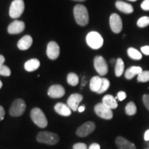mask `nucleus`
Wrapping results in <instances>:
<instances>
[{
  "instance_id": "6",
  "label": "nucleus",
  "mask_w": 149,
  "mask_h": 149,
  "mask_svg": "<svg viewBox=\"0 0 149 149\" xmlns=\"http://www.w3.org/2000/svg\"><path fill=\"white\" fill-rule=\"evenodd\" d=\"M24 8V2L23 0H14L11 3L9 10V15L11 18L17 19L23 13Z\"/></svg>"
},
{
  "instance_id": "25",
  "label": "nucleus",
  "mask_w": 149,
  "mask_h": 149,
  "mask_svg": "<svg viewBox=\"0 0 149 149\" xmlns=\"http://www.w3.org/2000/svg\"><path fill=\"white\" fill-rule=\"evenodd\" d=\"M67 81L68 84H70L72 86H75L79 83V77L77 74L74 72H70L67 76Z\"/></svg>"
},
{
  "instance_id": "34",
  "label": "nucleus",
  "mask_w": 149,
  "mask_h": 149,
  "mask_svg": "<svg viewBox=\"0 0 149 149\" xmlns=\"http://www.w3.org/2000/svg\"><path fill=\"white\" fill-rule=\"evenodd\" d=\"M126 97V94L124 91H120L117 93V99H118L120 101H123L124 100H125Z\"/></svg>"
},
{
  "instance_id": "11",
  "label": "nucleus",
  "mask_w": 149,
  "mask_h": 149,
  "mask_svg": "<svg viewBox=\"0 0 149 149\" xmlns=\"http://www.w3.org/2000/svg\"><path fill=\"white\" fill-rule=\"evenodd\" d=\"M59 46L58 44L55 42H51L48 43L47 46V49H46V54L48 58L52 59V60H55L59 57Z\"/></svg>"
},
{
  "instance_id": "2",
  "label": "nucleus",
  "mask_w": 149,
  "mask_h": 149,
  "mask_svg": "<svg viewBox=\"0 0 149 149\" xmlns=\"http://www.w3.org/2000/svg\"><path fill=\"white\" fill-rule=\"evenodd\" d=\"M37 141L48 145H55L59 142V137L57 134L49 131H42L37 134Z\"/></svg>"
},
{
  "instance_id": "41",
  "label": "nucleus",
  "mask_w": 149,
  "mask_h": 149,
  "mask_svg": "<svg viewBox=\"0 0 149 149\" xmlns=\"http://www.w3.org/2000/svg\"><path fill=\"white\" fill-rule=\"evenodd\" d=\"M2 82H1V80H0V88H1V87H2Z\"/></svg>"
},
{
  "instance_id": "29",
  "label": "nucleus",
  "mask_w": 149,
  "mask_h": 149,
  "mask_svg": "<svg viewBox=\"0 0 149 149\" xmlns=\"http://www.w3.org/2000/svg\"><path fill=\"white\" fill-rule=\"evenodd\" d=\"M137 25L139 28H145L149 25V17H142L139 18L137 22Z\"/></svg>"
},
{
  "instance_id": "30",
  "label": "nucleus",
  "mask_w": 149,
  "mask_h": 149,
  "mask_svg": "<svg viewBox=\"0 0 149 149\" xmlns=\"http://www.w3.org/2000/svg\"><path fill=\"white\" fill-rule=\"evenodd\" d=\"M11 74L10 69L8 66H5V65H1L0 66V75L6 76V77H8Z\"/></svg>"
},
{
  "instance_id": "38",
  "label": "nucleus",
  "mask_w": 149,
  "mask_h": 149,
  "mask_svg": "<svg viewBox=\"0 0 149 149\" xmlns=\"http://www.w3.org/2000/svg\"><path fill=\"white\" fill-rule=\"evenodd\" d=\"M144 140L145 141H149V129L147 130L145 132Z\"/></svg>"
},
{
  "instance_id": "31",
  "label": "nucleus",
  "mask_w": 149,
  "mask_h": 149,
  "mask_svg": "<svg viewBox=\"0 0 149 149\" xmlns=\"http://www.w3.org/2000/svg\"><path fill=\"white\" fill-rule=\"evenodd\" d=\"M72 149H88L87 148L86 144L84 143H77V144L73 145Z\"/></svg>"
},
{
  "instance_id": "5",
  "label": "nucleus",
  "mask_w": 149,
  "mask_h": 149,
  "mask_svg": "<svg viewBox=\"0 0 149 149\" xmlns=\"http://www.w3.org/2000/svg\"><path fill=\"white\" fill-rule=\"evenodd\" d=\"M26 105L25 102L22 99H17L13 102L9 113L12 117H19L24 114L26 111Z\"/></svg>"
},
{
  "instance_id": "32",
  "label": "nucleus",
  "mask_w": 149,
  "mask_h": 149,
  "mask_svg": "<svg viewBox=\"0 0 149 149\" xmlns=\"http://www.w3.org/2000/svg\"><path fill=\"white\" fill-rule=\"evenodd\" d=\"M142 100L145 107H146V109L149 111V95H144L143 96Z\"/></svg>"
},
{
  "instance_id": "4",
  "label": "nucleus",
  "mask_w": 149,
  "mask_h": 149,
  "mask_svg": "<svg viewBox=\"0 0 149 149\" xmlns=\"http://www.w3.org/2000/svg\"><path fill=\"white\" fill-rule=\"evenodd\" d=\"M87 44L93 49H99L103 46L104 40L102 35L95 31H91L86 35Z\"/></svg>"
},
{
  "instance_id": "8",
  "label": "nucleus",
  "mask_w": 149,
  "mask_h": 149,
  "mask_svg": "<svg viewBox=\"0 0 149 149\" xmlns=\"http://www.w3.org/2000/svg\"><path fill=\"white\" fill-rule=\"evenodd\" d=\"M94 67L100 75H105L109 70L107 62L102 56H97L94 59Z\"/></svg>"
},
{
  "instance_id": "22",
  "label": "nucleus",
  "mask_w": 149,
  "mask_h": 149,
  "mask_svg": "<svg viewBox=\"0 0 149 149\" xmlns=\"http://www.w3.org/2000/svg\"><path fill=\"white\" fill-rule=\"evenodd\" d=\"M102 78L99 76H95L91 78L90 81V88L93 92L97 93L99 89L100 88L102 85Z\"/></svg>"
},
{
  "instance_id": "43",
  "label": "nucleus",
  "mask_w": 149,
  "mask_h": 149,
  "mask_svg": "<svg viewBox=\"0 0 149 149\" xmlns=\"http://www.w3.org/2000/svg\"><path fill=\"white\" fill-rule=\"evenodd\" d=\"M128 1H136L137 0H128Z\"/></svg>"
},
{
  "instance_id": "16",
  "label": "nucleus",
  "mask_w": 149,
  "mask_h": 149,
  "mask_svg": "<svg viewBox=\"0 0 149 149\" xmlns=\"http://www.w3.org/2000/svg\"><path fill=\"white\" fill-rule=\"evenodd\" d=\"M54 109H55L56 113L57 114L61 115V116L68 117L71 115V109H70V107L67 104H65L64 103L59 102V103L56 104Z\"/></svg>"
},
{
  "instance_id": "40",
  "label": "nucleus",
  "mask_w": 149,
  "mask_h": 149,
  "mask_svg": "<svg viewBox=\"0 0 149 149\" xmlns=\"http://www.w3.org/2000/svg\"><path fill=\"white\" fill-rule=\"evenodd\" d=\"M78 111L79 112V113H82V112L84 111L85 110V107L84 106H81V107H79V108H78Z\"/></svg>"
},
{
  "instance_id": "7",
  "label": "nucleus",
  "mask_w": 149,
  "mask_h": 149,
  "mask_svg": "<svg viewBox=\"0 0 149 149\" xmlns=\"http://www.w3.org/2000/svg\"><path fill=\"white\" fill-rule=\"evenodd\" d=\"M96 115L104 120H111L113 117V111L111 109L106 107L103 103L96 104L94 108Z\"/></svg>"
},
{
  "instance_id": "14",
  "label": "nucleus",
  "mask_w": 149,
  "mask_h": 149,
  "mask_svg": "<svg viewBox=\"0 0 149 149\" xmlns=\"http://www.w3.org/2000/svg\"><path fill=\"white\" fill-rule=\"evenodd\" d=\"M24 29H25V24L24 22L15 20L9 24L8 32L12 35L19 34L23 32Z\"/></svg>"
},
{
  "instance_id": "26",
  "label": "nucleus",
  "mask_w": 149,
  "mask_h": 149,
  "mask_svg": "<svg viewBox=\"0 0 149 149\" xmlns=\"http://www.w3.org/2000/svg\"><path fill=\"white\" fill-rule=\"evenodd\" d=\"M125 112L128 115L132 116L137 113V107L133 102H128L125 108Z\"/></svg>"
},
{
  "instance_id": "18",
  "label": "nucleus",
  "mask_w": 149,
  "mask_h": 149,
  "mask_svg": "<svg viewBox=\"0 0 149 149\" xmlns=\"http://www.w3.org/2000/svg\"><path fill=\"white\" fill-rule=\"evenodd\" d=\"M115 6L121 12L126 14H130L133 12V7L130 3H126L122 1H117Z\"/></svg>"
},
{
  "instance_id": "1",
  "label": "nucleus",
  "mask_w": 149,
  "mask_h": 149,
  "mask_svg": "<svg viewBox=\"0 0 149 149\" xmlns=\"http://www.w3.org/2000/svg\"><path fill=\"white\" fill-rule=\"evenodd\" d=\"M74 17L75 21L79 26H84L89 22V15L87 8L84 5L77 4L74 7Z\"/></svg>"
},
{
  "instance_id": "24",
  "label": "nucleus",
  "mask_w": 149,
  "mask_h": 149,
  "mask_svg": "<svg viewBox=\"0 0 149 149\" xmlns=\"http://www.w3.org/2000/svg\"><path fill=\"white\" fill-rule=\"evenodd\" d=\"M128 55L131 59H135V60H139L142 57L141 53L139 52L137 50H136L134 48H129L127 51Z\"/></svg>"
},
{
  "instance_id": "20",
  "label": "nucleus",
  "mask_w": 149,
  "mask_h": 149,
  "mask_svg": "<svg viewBox=\"0 0 149 149\" xmlns=\"http://www.w3.org/2000/svg\"><path fill=\"white\" fill-rule=\"evenodd\" d=\"M40 66V61L37 59H31L27 61L24 64V68L29 72H33L37 70Z\"/></svg>"
},
{
  "instance_id": "15",
  "label": "nucleus",
  "mask_w": 149,
  "mask_h": 149,
  "mask_svg": "<svg viewBox=\"0 0 149 149\" xmlns=\"http://www.w3.org/2000/svg\"><path fill=\"white\" fill-rule=\"evenodd\" d=\"M115 143L118 149H136L135 145L123 137H117Z\"/></svg>"
},
{
  "instance_id": "35",
  "label": "nucleus",
  "mask_w": 149,
  "mask_h": 149,
  "mask_svg": "<svg viewBox=\"0 0 149 149\" xmlns=\"http://www.w3.org/2000/svg\"><path fill=\"white\" fill-rule=\"evenodd\" d=\"M141 51L145 55H149V46H145L141 48Z\"/></svg>"
},
{
  "instance_id": "33",
  "label": "nucleus",
  "mask_w": 149,
  "mask_h": 149,
  "mask_svg": "<svg viewBox=\"0 0 149 149\" xmlns=\"http://www.w3.org/2000/svg\"><path fill=\"white\" fill-rule=\"evenodd\" d=\"M141 7L143 10L148 11L149 10V0H144L141 4Z\"/></svg>"
},
{
  "instance_id": "28",
  "label": "nucleus",
  "mask_w": 149,
  "mask_h": 149,
  "mask_svg": "<svg viewBox=\"0 0 149 149\" xmlns=\"http://www.w3.org/2000/svg\"><path fill=\"white\" fill-rule=\"evenodd\" d=\"M137 81L139 82H147L149 81V71L144 70L141 71L137 76Z\"/></svg>"
},
{
  "instance_id": "21",
  "label": "nucleus",
  "mask_w": 149,
  "mask_h": 149,
  "mask_svg": "<svg viewBox=\"0 0 149 149\" xmlns=\"http://www.w3.org/2000/svg\"><path fill=\"white\" fill-rule=\"evenodd\" d=\"M142 71V68L139 66H131L125 72V77L127 79H131L135 75H138Z\"/></svg>"
},
{
  "instance_id": "13",
  "label": "nucleus",
  "mask_w": 149,
  "mask_h": 149,
  "mask_svg": "<svg viewBox=\"0 0 149 149\" xmlns=\"http://www.w3.org/2000/svg\"><path fill=\"white\" fill-rule=\"evenodd\" d=\"M48 95L51 98L62 97L65 95V89L61 85H53L48 89Z\"/></svg>"
},
{
  "instance_id": "3",
  "label": "nucleus",
  "mask_w": 149,
  "mask_h": 149,
  "mask_svg": "<svg viewBox=\"0 0 149 149\" xmlns=\"http://www.w3.org/2000/svg\"><path fill=\"white\" fill-rule=\"evenodd\" d=\"M31 117L33 122L40 128H44L48 126V120L46 115L39 108H34L31 110Z\"/></svg>"
},
{
  "instance_id": "23",
  "label": "nucleus",
  "mask_w": 149,
  "mask_h": 149,
  "mask_svg": "<svg viewBox=\"0 0 149 149\" xmlns=\"http://www.w3.org/2000/svg\"><path fill=\"white\" fill-rule=\"evenodd\" d=\"M124 70V63L122 59L118 58L117 59L116 64L115 68V73L117 77H120L122 75Z\"/></svg>"
},
{
  "instance_id": "12",
  "label": "nucleus",
  "mask_w": 149,
  "mask_h": 149,
  "mask_svg": "<svg viewBox=\"0 0 149 149\" xmlns=\"http://www.w3.org/2000/svg\"><path fill=\"white\" fill-rule=\"evenodd\" d=\"M83 96L79 93H74L72 94L68 100H67V105L70 107V109L73 111H76L79 108V104L82 101Z\"/></svg>"
},
{
  "instance_id": "36",
  "label": "nucleus",
  "mask_w": 149,
  "mask_h": 149,
  "mask_svg": "<svg viewBox=\"0 0 149 149\" xmlns=\"http://www.w3.org/2000/svg\"><path fill=\"white\" fill-rule=\"evenodd\" d=\"M4 116H5L4 109H3V108L1 107V106H0V121L3 120V118H4Z\"/></svg>"
},
{
  "instance_id": "19",
  "label": "nucleus",
  "mask_w": 149,
  "mask_h": 149,
  "mask_svg": "<svg viewBox=\"0 0 149 149\" xmlns=\"http://www.w3.org/2000/svg\"><path fill=\"white\" fill-rule=\"evenodd\" d=\"M102 103L111 110L117 109L118 107L116 99L111 95H107L104 96L102 99Z\"/></svg>"
},
{
  "instance_id": "37",
  "label": "nucleus",
  "mask_w": 149,
  "mask_h": 149,
  "mask_svg": "<svg viewBox=\"0 0 149 149\" xmlns=\"http://www.w3.org/2000/svg\"><path fill=\"white\" fill-rule=\"evenodd\" d=\"M88 149H100V146L97 143H93L89 146Z\"/></svg>"
},
{
  "instance_id": "17",
  "label": "nucleus",
  "mask_w": 149,
  "mask_h": 149,
  "mask_svg": "<svg viewBox=\"0 0 149 149\" xmlns=\"http://www.w3.org/2000/svg\"><path fill=\"white\" fill-rule=\"evenodd\" d=\"M33 38L30 35H25L19 40L17 43V47L22 51H26L32 46Z\"/></svg>"
},
{
  "instance_id": "27",
  "label": "nucleus",
  "mask_w": 149,
  "mask_h": 149,
  "mask_svg": "<svg viewBox=\"0 0 149 149\" xmlns=\"http://www.w3.org/2000/svg\"><path fill=\"white\" fill-rule=\"evenodd\" d=\"M110 86V81L109 80L107 79V78H102V85L100 88L99 89V91H97L98 94H102L104 92H106L108 89H109Z\"/></svg>"
},
{
  "instance_id": "42",
  "label": "nucleus",
  "mask_w": 149,
  "mask_h": 149,
  "mask_svg": "<svg viewBox=\"0 0 149 149\" xmlns=\"http://www.w3.org/2000/svg\"><path fill=\"white\" fill-rule=\"evenodd\" d=\"M74 1H84L85 0H74Z\"/></svg>"
},
{
  "instance_id": "9",
  "label": "nucleus",
  "mask_w": 149,
  "mask_h": 149,
  "mask_svg": "<svg viewBox=\"0 0 149 149\" xmlns=\"http://www.w3.org/2000/svg\"><path fill=\"white\" fill-rule=\"evenodd\" d=\"M95 129V124L93 122H87L81 125L76 130V134L80 137H86Z\"/></svg>"
},
{
  "instance_id": "10",
  "label": "nucleus",
  "mask_w": 149,
  "mask_h": 149,
  "mask_svg": "<svg viewBox=\"0 0 149 149\" xmlns=\"http://www.w3.org/2000/svg\"><path fill=\"white\" fill-rule=\"evenodd\" d=\"M110 26L113 33H120L122 30V21L120 16L116 13H113L110 17Z\"/></svg>"
},
{
  "instance_id": "39",
  "label": "nucleus",
  "mask_w": 149,
  "mask_h": 149,
  "mask_svg": "<svg viewBox=\"0 0 149 149\" xmlns=\"http://www.w3.org/2000/svg\"><path fill=\"white\" fill-rule=\"evenodd\" d=\"M5 62V57L3 55H0V66L3 65V63Z\"/></svg>"
}]
</instances>
